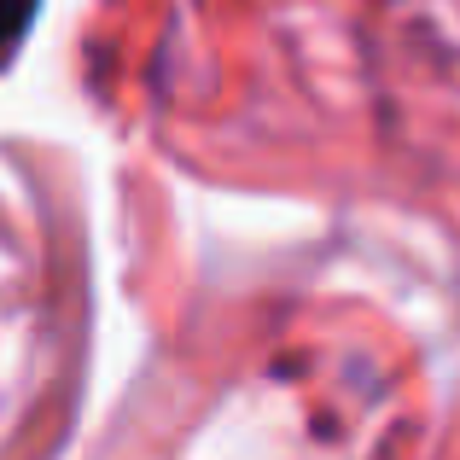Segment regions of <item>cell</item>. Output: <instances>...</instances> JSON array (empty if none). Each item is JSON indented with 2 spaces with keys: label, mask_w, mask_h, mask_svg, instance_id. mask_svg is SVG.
Wrapping results in <instances>:
<instances>
[{
  "label": "cell",
  "mask_w": 460,
  "mask_h": 460,
  "mask_svg": "<svg viewBox=\"0 0 460 460\" xmlns=\"http://www.w3.org/2000/svg\"><path fill=\"white\" fill-rule=\"evenodd\" d=\"M30 23H35V0H0V70L18 58Z\"/></svg>",
  "instance_id": "6da1fadb"
}]
</instances>
